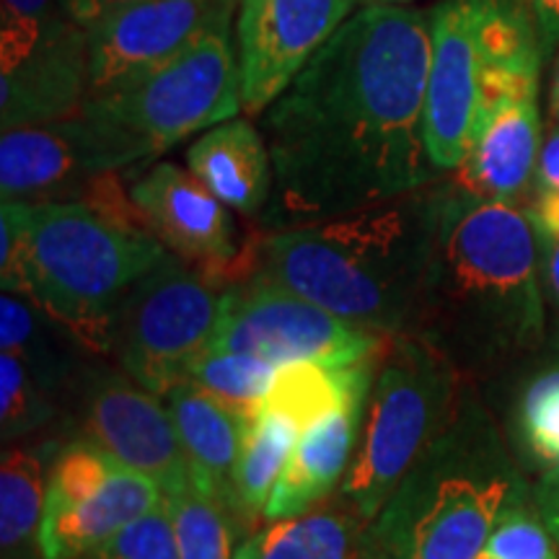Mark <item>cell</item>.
I'll return each instance as SVG.
<instances>
[{
    "instance_id": "6da1fadb",
    "label": "cell",
    "mask_w": 559,
    "mask_h": 559,
    "mask_svg": "<svg viewBox=\"0 0 559 559\" xmlns=\"http://www.w3.org/2000/svg\"><path fill=\"white\" fill-rule=\"evenodd\" d=\"M430 13L368 3L267 109L264 226L285 230L425 190L440 171L425 135Z\"/></svg>"
},
{
    "instance_id": "7a4b0ae2",
    "label": "cell",
    "mask_w": 559,
    "mask_h": 559,
    "mask_svg": "<svg viewBox=\"0 0 559 559\" xmlns=\"http://www.w3.org/2000/svg\"><path fill=\"white\" fill-rule=\"evenodd\" d=\"M417 192L337 218L254 236L243 243V277L275 280L383 337L415 334L440 210V198Z\"/></svg>"
},
{
    "instance_id": "3957f363",
    "label": "cell",
    "mask_w": 559,
    "mask_h": 559,
    "mask_svg": "<svg viewBox=\"0 0 559 559\" xmlns=\"http://www.w3.org/2000/svg\"><path fill=\"white\" fill-rule=\"evenodd\" d=\"M542 234L513 200H440L415 334L451 360L461 342L528 345L542 332Z\"/></svg>"
},
{
    "instance_id": "277c9868",
    "label": "cell",
    "mask_w": 559,
    "mask_h": 559,
    "mask_svg": "<svg viewBox=\"0 0 559 559\" xmlns=\"http://www.w3.org/2000/svg\"><path fill=\"white\" fill-rule=\"evenodd\" d=\"M164 243L83 202H32L24 241V296L81 342L109 355L122 298L164 260Z\"/></svg>"
},
{
    "instance_id": "5b68a950",
    "label": "cell",
    "mask_w": 559,
    "mask_h": 559,
    "mask_svg": "<svg viewBox=\"0 0 559 559\" xmlns=\"http://www.w3.org/2000/svg\"><path fill=\"white\" fill-rule=\"evenodd\" d=\"M515 492L506 469L466 461L456 407L449 428L362 531L360 551L368 559H477Z\"/></svg>"
},
{
    "instance_id": "8992f818",
    "label": "cell",
    "mask_w": 559,
    "mask_h": 559,
    "mask_svg": "<svg viewBox=\"0 0 559 559\" xmlns=\"http://www.w3.org/2000/svg\"><path fill=\"white\" fill-rule=\"evenodd\" d=\"M456 415V366L417 334L383 345L342 500L370 523Z\"/></svg>"
},
{
    "instance_id": "52a82bcc",
    "label": "cell",
    "mask_w": 559,
    "mask_h": 559,
    "mask_svg": "<svg viewBox=\"0 0 559 559\" xmlns=\"http://www.w3.org/2000/svg\"><path fill=\"white\" fill-rule=\"evenodd\" d=\"M241 109L239 55L230 29H223L128 86L88 96L79 115L135 166L194 132L234 120Z\"/></svg>"
},
{
    "instance_id": "ba28073f",
    "label": "cell",
    "mask_w": 559,
    "mask_h": 559,
    "mask_svg": "<svg viewBox=\"0 0 559 559\" xmlns=\"http://www.w3.org/2000/svg\"><path fill=\"white\" fill-rule=\"evenodd\" d=\"M218 311V285L166 251L122 298L109 355L132 381L164 400L210 347Z\"/></svg>"
},
{
    "instance_id": "9c48e42d",
    "label": "cell",
    "mask_w": 559,
    "mask_h": 559,
    "mask_svg": "<svg viewBox=\"0 0 559 559\" xmlns=\"http://www.w3.org/2000/svg\"><path fill=\"white\" fill-rule=\"evenodd\" d=\"M389 337L340 319L264 275H249L221 293L210 347L243 353L283 368L290 362L355 366L381 353Z\"/></svg>"
},
{
    "instance_id": "30bf717a",
    "label": "cell",
    "mask_w": 559,
    "mask_h": 559,
    "mask_svg": "<svg viewBox=\"0 0 559 559\" xmlns=\"http://www.w3.org/2000/svg\"><path fill=\"white\" fill-rule=\"evenodd\" d=\"M164 489L91 440L55 453L47 479L41 559H86L164 502Z\"/></svg>"
},
{
    "instance_id": "8fae6325",
    "label": "cell",
    "mask_w": 559,
    "mask_h": 559,
    "mask_svg": "<svg viewBox=\"0 0 559 559\" xmlns=\"http://www.w3.org/2000/svg\"><path fill=\"white\" fill-rule=\"evenodd\" d=\"M241 0H140L86 29L88 96L107 94L230 29Z\"/></svg>"
},
{
    "instance_id": "7c38bea8",
    "label": "cell",
    "mask_w": 559,
    "mask_h": 559,
    "mask_svg": "<svg viewBox=\"0 0 559 559\" xmlns=\"http://www.w3.org/2000/svg\"><path fill=\"white\" fill-rule=\"evenodd\" d=\"M355 0H241L236 19L241 99L262 115L353 16Z\"/></svg>"
},
{
    "instance_id": "4fadbf2b",
    "label": "cell",
    "mask_w": 559,
    "mask_h": 559,
    "mask_svg": "<svg viewBox=\"0 0 559 559\" xmlns=\"http://www.w3.org/2000/svg\"><path fill=\"white\" fill-rule=\"evenodd\" d=\"M81 430L83 440L151 477L166 498L190 485V464L169 409L128 373L102 368L83 379Z\"/></svg>"
},
{
    "instance_id": "5bb4252c",
    "label": "cell",
    "mask_w": 559,
    "mask_h": 559,
    "mask_svg": "<svg viewBox=\"0 0 559 559\" xmlns=\"http://www.w3.org/2000/svg\"><path fill=\"white\" fill-rule=\"evenodd\" d=\"M124 166L122 151L83 115L3 130L0 138L3 200L79 202L91 179Z\"/></svg>"
},
{
    "instance_id": "9a60e30c",
    "label": "cell",
    "mask_w": 559,
    "mask_h": 559,
    "mask_svg": "<svg viewBox=\"0 0 559 559\" xmlns=\"http://www.w3.org/2000/svg\"><path fill=\"white\" fill-rule=\"evenodd\" d=\"M432 55L425 96V135L440 171L459 169L481 117V62L474 0H445L430 13Z\"/></svg>"
},
{
    "instance_id": "2e32d148",
    "label": "cell",
    "mask_w": 559,
    "mask_h": 559,
    "mask_svg": "<svg viewBox=\"0 0 559 559\" xmlns=\"http://www.w3.org/2000/svg\"><path fill=\"white\" fill-rule=\"evenodd\" d=\"M132 200L148 221L151 234L210 283H236L243 247L228 205L215 198L192 171L156 164L130 187Z\"/></svg>"
},
{
    "instance_id": "e0dca14e",
    "label": "cell",
    "mask_w": 559,
    "mask_h": 559,
    "mask_svg": "<svg viewBox=\"0 0 559 559\" xmlns=\"http://www.w3.org/2000/svg\"><path fill=\"white\" fill-rule=\"evenodd\" d=\"M88 99L86 29L73 21L47 32L24 66L0 75L3 130L66 120Z\"/></svg>"
},
{
    "instance_id": "ac0fdd59",
    "label": "cell",
    "mask_w": 559,
    "mask_h": 559,
    "mask_svg": "<svg viewBox=\"0 0 559 559\" xmlns=\"http://www.w3.org/2000/svg\"><path fill=\"white\" fill-rule=\"evenodd\" d=\"M539 153L536 94L506 96L481 115L472 148L456 169V187L477 200H515L536 174Z\"/></svg>"
},
{
    "instance_id": "d6986e66",
    "label": "cell",
    "mask_w": 559,
    "mask_h": 559,
    "mask_svg": "<svg viewBox=\"0 0 559 559\" xmlns=\"http://www.w3.org/2000/svg\"><path fill=\"white\" fill-rule=\"evenodd\" d=\"M366 402L368 396H358L300 432L264 508V521L293 519L330 500L353 464Z\"/></svg>"
},
{
    "instance_id": "ffe728a7",
    "label": "cell",
    "mask_w": 559,
    "mask_h": 559,
    "mask_svg": "<svg viewBox=\"0 0 559 559\" xmlns=\"http://www.w3.org/2000/svg\"><path fill=\"white\" fill-rule=\"evenodd\" d=\"M190 464V481L234 510V474L254 419L236 415L213 396L181 381L164 396ZM236 515V513H234Z\"/></svg>"
},
{
    "instance_id": "44dd1931",
    "label": "cell",
    "mask_w": 559,
    "mask_h": 559,
    "mask_svg": "<svg viewBox=\"0 0 559 559\" xmlns=\"http://www.w3.org/2000/svg\"><path fill=\"white\" fill-rule=\"evenodd\" d=\"M190 171L241 215H260L272 198V156L267 140L249 120H226L210 128L187 151Z\"/></svg>"
},
{
    "instance_id": "7402d4cb",
    "label": "cell",
    "mask_w": 559,
    "mask_h": 559,
    "mask_svg": "<svg viewBox=\"0 0 559 559\" xmlns=\"http://www.w3.org/2000/svg\"><path fill=\"white\" fill-rule=\"evenodd\" d=\"M58 445L5 443L0 464V555L41 559L39 531L45 521L47 479Z\"/></svg>"
},
{
    "instance_id": "603a6c76",
    "label": "cell",
    "mask_w": 559,
    "mask_h": 559,
    "mask_svg": "<svg viewBox=\"0 0 559 559\" xmlns=\"http://www.w3.org/2000/svg\"><path fill=\"white\" fill-rule=\"evenodd\" d=\"M379 355L342 368L324 366V362L283 366L264 402V412H275L296 425L298 432H304L342 404L368 396Z\"/></svg>"
},
{
    "instance_id": "cb8c5ba5",
    "label": "cell",
    "mask_w": 559,
    "mask_h": 559,
    "mask_svg": "<svg viewBox=\"0 0 559 559\" xmlns=\"http://www.w3.org/2000/svg\"><path fill=\"white\" fill-rule=\"evenodd\" d=\"M79 340L55 321L37 300L3 290L0 298V353L16 355L55 396L75 379Z\"/></svg>"
},
{
    "instance_id": "d4e9b609",
    "label": "cell",
    "mask_w": 559,
    "mask_h": 559,
    "mask_svg": "<svg viewBox=\"0 0 559 559\" xmlns=\"http://www.w3.org/2000/svg\"><path fill=\"white\" fill-rule=\"evenodd\" d=\"M368 523L342 500V506L319 502L293 519L270 521L251 544L257 559H349L360 547Z\"/></svg>"
},
{
    "instance_id": "484cf974",
    "label": "cell",
    "mask_w": 559,
    "mask_h": 559,
    "mask_svg": "<svg viewBox=\"0 0 559 559\" xmlns=\"http://www.w3.org/2000/svg\"><path fill=\"white\" fill-rule=\"evenodd\" d=\"M298 428L275 412H260L249 425L234 474V513L243 523L264 519L272 489L288 464Z\"/></svg>"
},
{
    "instance_id": "4316f807",
    "label": "cell",
    "mask_w": 559,
    "mask_h": 559,
    "mask_svg": "<svg viewBox=\"0 0 559 559\" xmlns=\"http://www.w3.org/2000/svg\"><path fill=\"white\" fill-rule=\"evenodd\" d=\"M277 370V366L254 355L207 347L190 366L187 381L221 402L223 407L234 409L236 415L257 419L267 402Z\"/></svg>"
},
{
    "instance_id": "83f0119b",
    "label": "cell",
    "mask_w": 559,
    "mask_h": 559,
    "mask_svg": "<svg viewBox=\"0 0 559 559\" xmlns=\"http://www.w3.org/2000/svg\"><path fill=\"white\" fill-rule=\"evenodd\" d=\"M169 508L177 531L181 559H234L239 519L226 502L192 485L169 495Z\"/></svg>"
},
{
    "instance_id": "f1b7e54d",
    "label": "cell",
    "mask_w": 559,
    "mask_h": 559,
    "mask_svg": "<svg viewBox=\"0 0 559 559\" xmlns=\"http://www.w3.org/2000/svg\"><path fill=\"white\" fill-rule=\"evenodd\" d=\"M55 400L50 389L24 360L0 353V438L16 443L19 438L37 432L55 419Z\"/></svg>"
},
{
    "instance_id": "f546056e",
    "label": "cell",
    "mask_w": 559,
    "mask_h": 559,
    "mask_svg": "<svg viewBox=\"0 0 559 559\" xmlns=\"http://www.w3.org/2000/svg\"><path fill=\"white\" fill-rule=\"evenodd\" d=\"M477 559H559V544L539 508L513 502L495 523Z\"/></svg>"
},
{
    "instance_id": "4dcf8cb0",
    "label": "cell",
    "mask_w": 559,
    "mask_h": 559,
    "mask_svg": "<svg viewBox=\"0 0 559 559\" xmlns=\"http://www.w3.org/2000/svg\"><path fill=\"white\" fill-rule=\"evenodd\" d=\"M94 559H181L177 531L169 500L164 498L158 508L145 513L143 519L124 526L115 539H109L99 551L91 555Z\"/></svg>"
},
{
    "instance_id": "1f68e13d",
    "label": "cell",
    "mask_w": 559,
    "mask_h": 559,
    "mask_svg": "<svg viewBox=\"0 0 559 559\" xmlns=\"http://www.w3.org/2000/svg\"><path fill=\"white\" fill-rule=\"evenodd\" d=\"M50 0H0V75L32 58L47 37Z\"/></svg>"
},
{
    "instance_id": "d6a6232c",
    "label": "cell",
    "mask_w": 559,
    "mask_h": 559,
    "mask_svg": "<svg viewBox=\"0 0 559 559\" xmlns=\"http://www.w3.org/2000/svg\"><path fill=\"white\" fill-rule=\"evenodd\" d=\"M521 428L536 459L559 466V368L531 383L521 407Z\"/></svg>"
},
{
    "instance_id": "836d02e7",
    "label": "cell",
    "mask_w": 559,
    "mask_h": 559,
    "mask_svg": "<svg viewBox=\"0 0 559 559\" xmlns=\"http://www.w3.org/2000/svg\"><path fill=\"white\" fill-rule=\"evenodd\" d=\"M140 3V0H66L68 21H73L81 29H88L96 21H102L109 13L124 9V5Z\"/></svg>"
},
{
    "instance_id": "e575fe53",
    "label": "cell",
    "mask_w": 559,
    "mask_h": 559,
    "mask_svg": "<svg viewBox=\"0 0 559 559\" xmlns=\"http://www.w3.org/2000/svg\"><path fill=\"white\" fill-rule=\"evenodd\" d=\"M536 192H559V124L542 143L536 164Z\"/></svg>"
},
{
    "instance_id": "d590c367",
    "label": "cell",
    "mask_w": 559,
    "mask_h": 559,
    "mask_svg": "<svg viewBox=\"0 0 559 559\" xmlns=\"http://www.w3.org/2000/svg\"><path fill=\"white\" fill-rule=\"evenodd\" d=\"M536 508H539L544 523L559 544V466H555L536 487Z\"/></svg>"
},
{
    "instance_id": "8d00e7d4",
    "label": "cell",
    "mask_w": 559,
    "mask_h": 559,
    "mask_svg": "<svg viewBox=\"0 0 559 559\" xmlns=\"http://www.w3.org/2000/svg\"><path fill=\"white\" fill-rule=\"evenodd\" d=\"M528 213L542 236H559V192H536Z\"/></svg>"
},
{
    "instance_id": "74e56055",
    "label": "cell",
    "mask_w": 559,
    "mask_h": 559,
    "mask_svg": "<svg viewBox=\"0 0 559 559\" xmlns=\"http://www.w3.org/2000/svg\"><path fill=\"white\" fill-rule=\"evenodd\" d=\"M547 52L559 45V0H531Z\"/></svg>"
},
{
    "instance_id": "f35d334b",
    "label": "cell",
    "mask_w": 559,
    "mask_h": 559,
    "mask_svg": "<svg viewBox=\"0 0 559 559\" xmlns=\"http://www.w3.org/2000/svg\"><path fill=\"white\" fill-rule=\"evenodd\" d=\"M544 272H547V285L559 306V236H542Z\"/></svg>"
},
{
    "instance_id": "ab89813d",
    "label": "cell",
    "mask_w": 559,
    "mask_h": 559,
    "mask_svg": "<svg viewBox=\"0 0 559 559\" xmlns=\"http://www.w3.org/2000/svg\"><path fill=\"white\" fill-rule=\"evenodd\" d=\"M549 107H551V117L559 124V55L555 62V73H551V94H549Z\"/></svg>"
},
{
    "instance_id": "60d3db41",
    "label": "cell",
    "mask_w": 559,
    "mask_h": 559,
    "mask_svg": "<svg viewBox=\"0 0 559 559\" xmlns=\"http://www.w3.org/2000/svg\"><path fill=\"white\" fill-rule=\"evenodd\" d=\"M234 559H257V549H254V544H251V539L243 542L241 547L236 549V557Z\"/></svg>"
},
{
    "instance_id": "b9f144b4",
    "label": "cell",
    "mask_w": 559,
    "mask_h": 559,
    "mask_svg": "<svg viewBox=\"0 0 559 559\" xmlns=\"http://www.w3.org/2000/svg\"><path fill=\"white\" fill-rule=\"evenodd\" d=\"M349 559H368L366 555H362V551H360V547L358 549H355V555L353 557H349Z\"/></svg>"
},
{
    "instance_id": "7bdbcfd3",
    "label": "cell",
    "mask_w": 559,
    "mask_h": 559,
    "mask_svg": "<svg viewBox=\"0 0 559 559\" xmlns=\"http://www.w3.org/2000/svg\"><path fill=\"white\" fill-rule=\"evenodd\" d=\"M370 3H402V0H370Z\"/></svg>"
},
{
    "instance_id": "ee69618b",
    "label": "cell",
    "mask_w": 559,
    "mask_h": 559,
    "mask_svg": "<svg viewBox=\"0 0 559 559\" xmlns=\"http://www.w3.org/2000/svg\"><path fill=\"white\" fill-rule=\"evenodd\" d=\"M86 559H94V557H86Z\"/></svg>"
}]
</instances>
